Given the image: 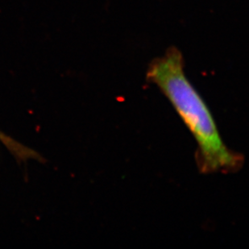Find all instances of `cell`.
Instances as JSON below:
<instances>
[{"instance_id": "obj_2", "label": "cell", "mask_w": 249, "mask_h": 249, "mask_svg": "<svg viewBox=\"0 0 249 249\" xmlns=\"http://www.w3.org/2000/svg\"><path fill=\"white\" fill-rule=\"evenodd\" d=\"M0 141L19 160H27L28 159L41 160V157L36 152L31 148H27L26 146L23 145L18 141H15L1 131H0Z\"/></svg>"}, {"instance_id": "obj_1", "label": "cell", "mask_w": 249, "mask_h": 249, "mask_svg": "<svg viewBox=\"0 0 249 249\" xmlns=\"http://www.w3.org/2000/svg\"><path fill=\"white\" fill-rule=\"evenodd\" d=\"M147 80L160 89L191 132L197 144L195 160L202 174H231L240 170L244 157L228 148L206 102L185 73L181 51L169 48L148 67Z\"/></svg>"}]
</instances>
